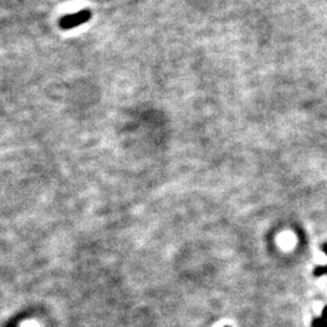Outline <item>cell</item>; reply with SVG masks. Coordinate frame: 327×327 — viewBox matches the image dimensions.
<instances>
[{"label": "cell", "instance_id": "6da1fadb", "mask_svg": "<svg viewBox=\"0 0 327 327\" xmlns=\"http://www.w3.org/2000/svg\"><path fill=\"white\" fill-rule=\"evenodd\" d=\"M91 19V11L80 10L79 13L72 14V15H66L60 20V27L62 30H72V28L79 27Z\"/></svg>", "mask_w": 327, "mask_h": 327}, {"label": "cell", "instance_id": "7a4b0ae2", "mask_svg": "<svg viewBox=\"0 0 327 327\" xmlns=\"http://www.w3.org/2000/svg\"><path fill=\"white\" fill-rule=\"evenodd\" d=\"M311 327H327V319L322 316L316 317V319L312 320Z\"/></svg>", "mask_w": 327, "mask_h": 327}, {"label": "cell", "instance_id": "3957f363", "mask_svg": "<svg viewBox=\"0 0 327 327\" xmlns=\"http://www.w3.org/2000/svg\"><path fill=\"white\" fill-rule=\"evenodd\" d=\"M315 276H321V275H327V265H323V267H317L315 268L314 270Z\"/></svg>", "mask_w": 327, "mask_h": 327}, {"label": "cell", "instance_id": "277c9868", "mask_svg": "<svg viewBox=\"0 0 327 327\" xmlns=\"http://www.w3.org/2000/svg\"><path fill=\"white\" fill-rule=\"evenodd\" d=\"M321 250H322L323 252H325L326 256H327V242H325V244L321 246Z\"/></svg>", "mask_w": 327, "mask_h": 327}]
</instances>
